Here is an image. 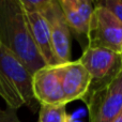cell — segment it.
<instances>
[{"label":"cell","mask_w":122,"mask_h":122,"mask_svg":"<svg viewBox=\"0 0 122 122\" xmlns=\"http://www.w3.org/2000/svg\"><path fill=\"white\" fill-rule=\"evenodd\" d=\"M0 42L31 75L46 65L32 41L20 0H0Z\"/></svg>","instance_id":"1"},{"label":"cell","mask_w":122,"mask_h":122,"mask_svg":"<svg viewBox=\"0 0 122 122\" xmlns=\"http://www.w3.org/2000/svg\"><path fill=\"white\" fill-rule=\"evenodd\" d=\"M0 87L6 106L18 109L27 106L36 112L39 103L32 92V75L21 61L0 42Z\"/></svg>","instance_id":"2"},{"label":"cell","mask_w":122,"mask_h":122,"mask_svg":"<svg viewBox=\"0 0 122 122\" xmlns=\"http://www.w3.org/2000/svg\"><path fill=\"white\" fill-rule=\"evenodd\" d=\"M84 102L89 122H114L122 112V70L100 84H91Z\"/></svg>","instance_id":"3"},{"label":"cell","mask_w":122,"mask_h":122,"mask_svg":"<svg viewBox=\"0 0 122 122\" xmlns=\"http://www.w3.org/2000/svg\"><path fill=\"white\" fill-rule=\"evenodd\" d=\"M101 47L120 54L122 48V24L112 13L94 5L88 30V46Z\"/></svg>","instance_id":"4"},{"label":"cell","mask_w":122,"mask_h":122,"mask_svg":"<svg viewBox=\"0 0 122 122\" xmlns=\"http://www.w3.org/2000/svg\"><path fill=\"white\" fill-rule=\"evenodd\" d=\"M39 12L46 19L58 64L71 61V32L58 0H44Z\"/></svg>","instance_id":"5"},{"label":"cell","mask_w":122,"mask_h":122,"mask_svg":"<svg viewBox=\"0 0 122 122\" xmlns=\"http://www.w3.org/2000/svg\"><path fill=\"white\" fill-rule=\"evenodd\" d=\"M91 76V84H100L122 70L120 54L101 47H86L78 59Z\"/></svg>","instance_id":"6"},{"label":"cell","mask_w":122,"mask_h":122,"mask_svg":"<svg viewBox=\"0 0 122 122\" xmlns=\"http://www.w3.org/2000/svg\"><path fill=\"white\" fill-rule=\"evenodd\" d=\"M32 92L39 105L65 103L59 74V65H45L32 75Z\"/></svg>","instance_id":"7"},{"label":"cell","mask_w":122,"mask_h":122,"mask_svg":"<svg viewBox=\"0 0 122 122\" xmlns=\"http://www.w3.org/2000/svg\"><path fill=\"white\" fill-rule=\"evenodd\" d=\"M59 74L65 103L69 104L76 100H82L89 92L91 76L78 60L59 64Z\"/></svg>","instance_id":"8"},{"label":"cell","mask_w":122,"mask_h":122,"mask_svg":"<svg viewBox=\"0 0 122 122\" xmlns=\"http://www.w3.org/2000/svg\"><path fill=\"white\" fill-rule=\"evenodd\" d=\"M25 13L32 41L42 59L44 60L45 64L59 65L56 60L55 53L53 49L51 33H49V28L46 19L40 12L25 11Z\"/></svg>","instance_id":"9"},{"label":"cell","mask_w":122,"mask_h":122,"mask_svg":"<svg viewBox=\"0 0 122 122\" xmlns=\"http://www.w3.org/2000/svg\"><path fill=\"white\" fill-rule=\"evenodd\" d=\"M61 10L64 15L66 25L70 29L71 34H74L76 39L80 42L82 49L88 46V30L89 28L85 25L80 18L77 10L75 9L72 0H58Z\"/></svg>","instance_id":"10"},{"label":"cell","mask_w":122,"mask_h":122,"mask_svg":"<svg viewBox=\"0 0 122 122\" xmlns=\"http://www.w3.org/2000/svg\"><path fill=\"white\" fill-rule=\"evenodd\" d=\"M64 104L40 105L38 122H71Z\"/></svg>","instance_id":"11"},{"label":"cell","mask_w":122,"mask_h":122,"mask_svg":"<svg viewBox=\"0 0 122 122\" xmlns=\"http://www.w3.org/2000/svg\"><path fill=\"white\" fill-rule=\"evenodd\" d=\"M93 4L108 10L122 24V0H99L93 1Z\"/></svg>","instance_id":"12"},{"label":"cell","mask_w":122,"mask_h":122,"mask_svg":"<svg viewBox=\"0 0 122 122\" xmlns=\"http://www.w3.org/2000/svg\"><path fill=\"white\" fill-rule=\"evenodd\" d=\"M17 110L6 106L5 109H0V122H21L17 117Z\"/></svg>","instance_id":"13"},{"label":"cell","mask_w":122,"mask_h":122,"mask_svg":"<svg viewBox=\"0 0 122 122\" xmlns=\"http://www.w3.org/2000/svg\"><path fill=\"white\" fill-rule=\"evenodd\" d=\"M114 122H122V112L118 115V117H117V118L115 119V121H114Z\"/></svg>","instance_id":"14"},{"label":"cell","mask_w":122,"mask_h":122,"mask_svg":"<svg viewBox=\"0 0 122 122\" xmlns=\"http://www.w3.org/2000/svg\"><path fill=\"white\" fill-rule=\"evenodd\" d=\"M0 97H2V99H3V97H4V95H3V91H2L1 87H0Z\"/></svg>","instance_id":"15"},{"label":"cell","mask_w":122,"mask_h":122,"mask_svg":"<svg viewBox=\"0 0 122 122\" xmlns=\"http://www.w3.org/2000/svg\"><path fill=\"white\" fill-rule=\"evenodd\" d=\"M120 57H121V60H122V48H121V51H120Z\"/></svg>","instance_id":"16"}]
</instances>
